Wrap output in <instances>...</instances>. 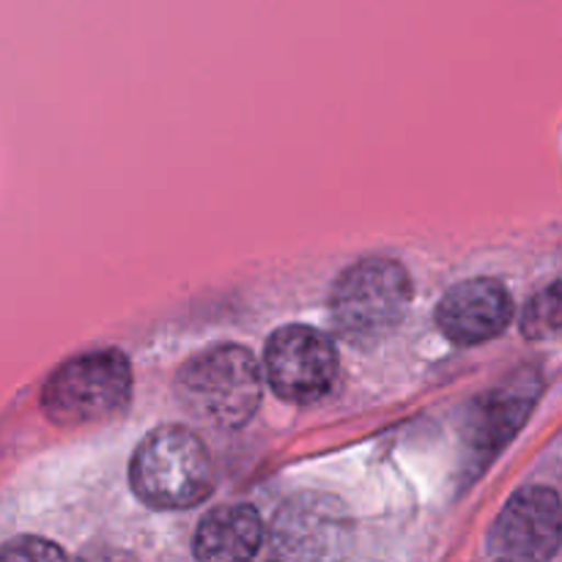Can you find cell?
Segmentation results:
<instances>
[{
  "label": "cell",
  "mask_w": 562,
  "mask_h": 562,
  "mask_svg": "<svg viewBox=\"0 0 562 562\" xmlns=\"http://www.w3.org/2000/svg\"><path fill=\"white\" fill-rule=\"evenodd\" d=\"M132 492L154 510H187L214 492V461L206 442L184 426H159L130 461Z\"/></svg>",
  "instance_id": "6da1fadb"
},
{
  "label": "cell",
  "mask_w": 562,
  "mask_h": 562,
  "mask_svg": "<svg viewBox=\"0 0 562 562\" xmlns=\"http://www.w3.org/2000/svg\"><path fill=\"white\" fill-rule=\"evenodd\" d=\"M412 305V278L393 258H362L340 272L329 294L333 324L355 346L382 344Z\"/></svg>",
  "instance_id": "7a4b0ae2"
},
{
  "label": "cell",
  "mask_w": 562,
  "mask_h": 562,
  "mask_svg": "<svg viewBox=\"0 0 562 562\" xmlns=\"http://www.w3.org/2000/svg\"><path fill=\"white\" fill-rule=\"evenodd\" d=\"M132 401V366L124 351L99 349L55 368L38 404L58 428H80L121 415Z\"/></svg>",
  "instance_id": "3957f363"
},
{
  "label": "cell",
  "mask_w": 562,
  "mask_h": 562,
  "mask_svg": "<svg viewBox=\"0 0 562 562\" xmlns=\"http://www.w3.org/2000/svg\"><path fill=\"white\" fill-rule=\"evenodd\" d=\"M187 409L217 428H241L261 404V366L245 346H209L190 357L176 379Z\"/></svg>",
  "instance_id": "277c9868"
},
{
  "label": "cell",
  "mask_w": 562,
  "mask_h": 562,
  "mask_svg": "<svg viewBox=\"0 0 562 562\" xmlns=\"http://www.w3.org/2000/svg\"><path fill=\"white\" fill-rule=\"evenodd\" d=\"M338 349L318 329L289 324L269 338L263 371L283 401L307 406L322 401L338 379Z\"/></svg>",
  "instance_id": "5b68a950"
},
{
  "label": "cell",
  "mask_w": 562,
  "mask_h": 562,
  "mask_svg": "<svg viewBox=\"0 0 562 562\" xmlns=\"http://www.w3.org/2000/svg\"><path fill=\"white\" fill-rule=\"evenodd\" d=\"M562 549V497L549 486H525L505 503L488 530L497 560H552Z\"/></svg>",
  "instance_id": "8992f818"
},
{
  "label": "cell",
  "mask_w": 562,
  "mask_h": 562,
  "mask_svg": "<svg viewBox=\"0 0 562 562\" xmlns=\"http://www.w3.org/2000/svg\"><path fill=\"white\" fill-rule=\"evenodd\" d=\"M514 322V296L499 280L470 278L445 291L437 327L450 344L481 346L499 338Z\"/></svg>",
  "instance_id": "52a82bcc"
},
{
  "label": "cell",
  "mask_w": 562,
  "mask_h": 562,
  "mask_svg": "<svg viewBox=\"0 0 562 562\" xmlns=\"http://www.w3.org/2000/svg\"><path fill=\"white\" fill-rule=\"evenodd\" d=\"M263 521L252 505H220L203 516L192 552L203 562L250 560L261 552Z\"/></svg>",
  "instance_id": "ba28073f"
},
{
  "label": "cell",
  "mask_w": 562,
  "mask_h": 562,
  "mask_svg": "<svg viewBox=\"0 0 562 562\" xmlns=\"http://www.w3.org/2000/svg\"><path fill=\"white\" fill-rule=\"evenodd\" d=\"M538 398V382L508 384L503 390H494L486 398H481V409L472 417V453L481 459H494L505 445L519 434L530 417Z\"/></svg>",
  "instance_id": "9c48e42d"
},
{
  "label": "cell",
  "mask_w": 562,
  "mask_h": 562,
  "mask_svg": "<svg viewBox=\"0 0 562 562\" xmlns=\"http://www.w3.org/2000/svg\"><path fill=\"white\" fill-rule=\"evenodd\" d=\"M521 335L527 340H552L562 335V278L549 283L525 305Z\"/></svg>",
  "instance_id": "30bf717a"
},
{
  "label": "cell",
  "mask_w": 562,
  "mask_h": 562,
  "mask_svg": "<svg viewBox=\"0 0 562 562\" xmlns=\"http://www.w3.org/2000/svg\"><path fill=\"white\" fill-rule=\"evenodd\" d=\"M66 552L44 538H14L0 547V560H64Z\"/></svg>",
  "instance_id": "8fae6325"
}]
</instances>
